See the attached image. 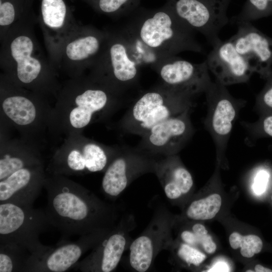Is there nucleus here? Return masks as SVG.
<instances>
[{"instance_id": "1", "label": "nucleus", "mask_w": 272, "mask_h": 272, "mask_svg": "<svg viewBox=\"0 0 272 272\" xmlns=\"http://www.w3.org/2000/svg\"><path fill=\"white\" fill-rule=\"evenodd\" d=\"M45 210L51 226L64 237L112 230L115 210L80 184L63 176L46 177Z\"/></svg>"}, {"instance_id": "2", "label": "nucleus", "mask_w": 272, "mask_h": 272, "mask_svg": "<svg viewBox=\"0 0 272 272\" xmlns=\"http://www.w3.org/2000/svg\"><path fill=\"white\" fill-rule=\"evenodd\" d=\"M124 34L142 64L156 62L186 51L203 53L194 32L169 9L142 16L130 23Z\"/></svg>"}, {"instance_id": "3", "label": "nucleus", "mask_w": 272, "mask_h": 272, "mask_svg": "<svg viewBox=\"0 0 272 272\" xmlns=\"http://www.w3.org/2000/svg\"><path fill=\"white\" fill-rule=\"evenodd\" d=\"M195 98L161 83L140 95L120 120L119 128L141 137L155 125L192 110Z\"/></svg>"}, {"instance_id": "4", "label": "nucleus", "mask_w": 272, "mask_h": 272, "mask_svg": "<svg viewBox=\"0 0 272 272\" xmlns=\"http://www.w3.org/2000/svg\"><path fill=\"white\" fill-rule=\"evenodd\" d=\"M50 226L44 210L34 209L33 205L0 202V243L18 244L31 254L30 259L51 247L39 240L40 234Z\"/></svg>"}, {"instance_id": "5", "label": "nucleus", "mask_w": 272, "mask_h": 272, "mask_svg": "<svg viewBox=\"0 0 272 272\" xmlns=\"http://www.w3.org/2000/svg\"><path fill=\"white\" fill-rule=\"evenodd\" d=\"M204 93L208 108L205 127L213 139L218 157L221 158L227 149L234 123L246 101L233 97L226 86L216 79Z\"/></svg>"}, {"instance_id": "6", "label": "nucleus", "mask_w": 272, "mask_h": 272, "mask_svg": "<svg viewBox=\"0 0 272 272\" xmlns=\"http://www.w3.org/2000/svg\"><path fill=\"white\" fill-rule=\"evenodd\" d=\"M119 148L82 138L79 143L57 152L47 171L55 175H83L105 171Z\"/></svg>"}, {"instance_id": "7", "label": "nucleus", "mask_w": 272, "mask_h": 272, "mask_svg": "<svg viewBox=\"0 0 272 272\" xmlns=\"http://www.w3.org/2000/svg\"><path fill=\"white\" fill-rule=\"evenodd\" d=\"M227 0H171L169 9L186 26L202 34L212 46L220 42L221 29L229 22Z\"/></svg>"}, {"instance_id": "8", "label": "nucleus", "mask_w": 272, "mask_h": 272, "mask_svg": "<svg viewBox=\"0 0 272 272\" xmlns=\"http://www.w3.org/2000/svg\"><path fill=\"white\" fill-rule=\"evenodd\" d=\"M191 110H186L155 125L141 137L135 148L154 157L177 154L194 132L190 118Z\"/></svg>"}, {"instance_id": "9", "label": "nucleus", "mask_w": 272, "mask_h": 272, "mask_svg": "<svg viewBox=\"0 0 272 272\" xmlns=\"http://www.w3.org/2000/svg\"><path fill=\"white\" fill-rule=\"evenodd\" d=\"M156 157L136 148L120 147L105 170L101 187L104 193L110 198L119 195L140 176L154 172Z\"/></svg>"}, {"instance_id": "10", "label": "nucleus", "mask_w": 272, "mask_h": 272, "mask_svg": "<svg viewBox=\"0 0 272 272\" xmlns=\"http://www.w3.org/2000/svg\"><path fill=\"white\" fill-rule=\"evenodd\" d=\"M151 66L162 84L195 97L204 93L212 82L206 60L194 63L174 56L158 60Z\"/></svg>"}, {"instance_id": "11", "label": "nucleus", "mask_w": 272, "mask_h": 272, "mask_svg": "<svg viewBox=\"0 0 272 272\" xmlns=\"http://www.w3.org/2000/svg\"><path fill=\"white\" fill-rule=\"evenodd\" d=\"M111 230L82 235L75 241L51 247L41 255L30 258L25 272H63L73 268L81 256L99 244Z\"/></svg>"}, {"instance_id": "12", "label": "nucleus", "mask_w": 272, "mask_h": 272, "mask_svg": "<svg viewBox=\"0 0 272 272\" xmlns=\"http://www.w3.org/2000/svg\"><path fill=\"white\" fill-rule=\"evenodd\" d=\"M119 96L108 88L93 87L85 90L75 97L69 107L67 123L73 129L84 128L117 108L120 104Z\"/></svg>"}, {"instance_id": "13", "label": "nucleus", "mask_w": 272, "mask_h": 272, "mask_svg": "<svg viewBox=\"0 0 272 272\" xmlns=\"http://www.w3.org/2000/svg\"><path fill=\"white\" fill-rule=\"evenodd\" d=\"M236 25L237 31L230 38L236 51L245 59L254 73L267 78L272 71V38L250 22Z\"/></svg>"}, {"instance_id": "14", "label": "nucleus", "mask_w": 272, "mask_h": 272, "mask_svg": "<svg viewBox=\"0 0 272 272\" xmlns=\"http://www.w3.org/2000/svg\"><path fill=\"white\" fill-rule=\"evenodd\" d=\"M106 87L120 95L137 84L142 64L133 46L124 33L110 44Z\"/></svg>"}, {"instance_id": "15", "label": "nucleus", "mask_w": 272, "mask_h": 272, "mask_svg": "<svg viewBox=\"0 0 272 272\" xmlns=\"http://www.w3.org/2000/svg\"><path fill=\"white\" fill-rule=\"evenodd\" d=\"M206 61L216 80L225 86L247 82L254 72L228 39L212 46Z\"/></svg>"}, {"instance_id": "16", "label": "nucleus", "mask_w": 272, "mask_h": 272, "mask_svg": "<svg viewBox=\"0 0 272 272\" xmlns=\"http://www.w3.org/2000/svg\"><path fill=\"white\" fill-rule=\"evenodd\" d=\"M43 165L21 169L0 180V202L33 205L44 185Z\"/></svg>"}, {"instance_id": "17", "label": "nucleus", "mask_w": 272, "mask_h": 272, "mask_svg": "<svg viewBox=\"0 0 272 272\" xmlns=\"http://www.w3.org/2000/svg\"><path fill=\"white\" fill-rule=\"evenodd\" d=\"M127 244V238L120 228L112 230L93 249L91 253L77 262L73 268L81 271L110 272L117 266Z\"/></svg>"}, {"instance_id": "18", "label": "nucleus", "mask_w": 272, "mask_h": 272, "mask_svg": "<svg viewBox=\"0 0 272 272\" xmlns=\"http://www.w3.org/2000/svg\"><path fill=\"white\" fill-rule=\"evenodd\" d=\"M156 219L148 230L133 240L130 246L129 261L136 271L145 272L151 267L153 260L162 247L165 246V217Z\"/></svg>"}, {"instance_id": "19", "label": "nucleus", "mask_w": 272, "mask_h": 272, "mask_svg": "<svg viewBox=\"0 0 272 272\" xmlns=\"http://www.w3.org/2000/svg\"><path fill=\"white\" fill-rule=\"evenodd\" d=\"M154 172L158 177L166 197L171 200L177 199L188 193L193 184L190 173L181 163L177 154L157 159Z\"/></svg>"}, {"instance_id": "20", "label": "nucleus", "mask_w": 272, "mask_h": 272, "mask_svg": "<svg viewBox=\"0 0 272 272\" xmlns=\"http://www.w3.org/2000/svg\"><path fill=\"white\" fill-rule=\"evenodd\" d=\"M33 49L31 39L25 36L16 38L11 44L12 55L17 63V77L24 84L32 83L41 70L39 61L31 56Z\"/></svg>"}, {"instance_id": "21", "label": "nucleus", "mask_w": 272, "mask_h": 272, "mask_svg": "<svg viewBox=\"0 0 272 272\" xmlns=\"http://www.w3.org/2000/svg\"><path fill=\"white\" fill-rule=\"evenodd\" d=\"M1 109L8 119L22 128L33 125L38 120L40 113L38 107L31 100L20 95L5 98Z\"/></svg>"}, {"instance_id": "22", "label": "nucleus", "mask_w": 272, "mask_h": 272, "mask_svg": "<svg viewBox=\"0 0 272 272\" xmlns=\"http://www.w3.org/2000/svg\"><path fill=\"white\" fill-rule=\"evenodd\" d=\"M42 165L35 153L24 149H3L0 157V180L24 168Z\"/></svg>"}, {"instance_id": "23", "label": "nucleus", "mask_w": 272, "mask_h": 272, "mask_svg": "<svg viewBox=\"0 0 272 272\" xmlns=\"http://www.w3.org/2000/svg\"><path fill=\"white\" fill-rule=\"evenodd\" d=\"M31 254L14 243H0V272L25 271Z\"/></svg>"}, {"instance_id": "24", "label": "nucleus", "mask_w": 272, "mask_h": 272, "mask_svg": "<svg viewBox=\"0 0 272 272\" xmlns=\"http://www.w3.org/2000/svg\"><path fill=\"white\" fill-rule=\"evenodd\" d=\"M222 205L221 196L217 193L192 201L186 211V215L194 220H206L215 217Z\"/></svg>"}, {"instance_id": "25", "label": "nucleus", "mask_w": 272, "mask_h": 272, "mask_svg": "<svg viewBox=\"0 0 272 272\" xmlns=\"http://www.w3.org/2000/svg\"><path fill=\"white\" fill-rule=\"evenodd\" d=\"M100 41L92 35H88L69 43L66 48L67 57L73 60H82L95 55L99 50Z\"/></svg>"}, {"instance_id": "26", "label": "nucleus", "mask_w": 272, "mask_h": 272, "mask_svg": "<svg viewBox=\"0 0 272 272\" xmlns=\"http://www.w3.org/2000/svg\"><path fill=\"white\" fill-rule=\"evenodd\" d=\"M192 232L186 230L181 233V238L184 243L195 247L200 246L209 254L216 251V245L203 225L195 224L192 226Z\"/></svg>"}, {"instance_id": "27", "label": "nucleus", "mask_w": 272, "mask_h": 272, "mask_svg": "<svg viewBox=\"0 0 272 272\" xmlns=\"http://www.w3.org/2000/svg\"><path fill=\"white\" fill-rule=\"evenodd\" d=\"M43 19L48 26L58 28L63 25L66 15V6L63 0H42Z\"/></svg>"}, {"instance_id": "28", "label": "nucleus", "mask_w": 272, "mask_h": 272, "mask_svg": "<svg viewBox=\"0 0 272 272\" xmlns=\"http://www.w3.org/2000/svg\"><path fill=\"white\" fill-rule=\"evenodd\" d=\"M231 247L236 249L240 247V253L245 257L250 258L259 253L263 246L261 239L255 235L242 236L238 232H233L229 236Z\"/></svg>"}, {"instance_id": "29", "label": "nucleus", "mask_w": 272, "mask_h": 272, "mask_svg": "<svg viewBox=\"0 0 272 272\" xmlns=\"http://www.w3.org/2000/svg\"><path fill=\"white\" fill-rule=\"evenodd\" d=\"M272 11V0H248V6L239 15L232 18V24L250 22L269 14Z\"/></svg>"}, {"instance_id": "30", "label": "nucleus", "mask_w": 272, "mask_h": 272, "mask_svg": "<svg viewBox=\"0 0 272 272\" xmlns=\"http://www.w3.org/2000/svg\"><path fill=\"white\" fill-rule=\"evenodd\" d=\"M179 257L188 265L198 266L206 258V255L195 247L182 243L178 250Z\"/></svg>"}, {"instance_id": "31", "label": "nucleus", "mask_w": 272, "mask_h": 272, "mask_svg": "<svg viewBox=\"0 0 272 272\" xmlns=\"http://www.w3.org/2000/svg\"><path fill=\"white\" fill-rule=\"evenodd\" d=\"M134 0H99L100 9L106 13L124 11Z\"/></svg>"}, {"instance_id": "32", "label": "nucleus", "mask_w": 272, "mask_h": 272, "mask_svg": "<svg viewBox=\"0 0 272 272\" xmlns=\"http://www.w3.org/2000/svg\"><path fill=\"white\" fill-rule=\"evenodd\" d=\"M270 178L269 172L264 169L259 170L255 175L252 184L255 194L260 195L265 191Z\"/></svg>"}, {"instance_id": "33", "label": "nucleus", "mask_w": 272, "mask_h": 272, "mask_svg": "<svg viewBox=\"0 0 272 272\" xmlns=\"http://www.w3.org/2000/svg\"><path fill=\"white\" fill-rule=\"evenodd\" d=\"M15 9L13 5L6 2L0 5V25L7 26L11 24L15 19Z\"/></svg>"}, {"instance_id": "34", "label": "nucleus", "mask_w": 272, "mask_h": 272, "mask_svg": "<svg viewBox=\"0 0 272 272\" xmlns=\"http://www.w3.org/2000/svg\"><path fill=\"white\" fill-rule=\"evenodd\" d=\"M267 78L269 80L268 85L259 96L257 101L265 108L272 109V71Z\"/></svg>"}, {"instance_id": "35", "label": "nucleus", "mask_w": 272, "mask_h": 272, "mask_svg": "<svg viewBox=\"0 0 272 272\" xmlns=\"http://www.w3.org/2000/svg\"><path fill=\"white\" fill-rule=\"evenodd\" d=\"M261 124V128L264 133L272 137V115L266 116Z\"/></svg>"}, {"instance_id": "36", "label": "nucleus", "mask_w": 272, "mask_h": 272, "mask_svg": "<svg viewBox=\"0 0 272 272\" xmlns=\"http://www.w3.org/2000/svg\"><path fill=\"white\" fill-rule=\"evenodd\" d=\"M230 269L227 264L223 261L216 262L210 269L207 271H229Z\"/></svg>"}, {"instance_id": "37", "label": "nucleus", "mask_w": 272, "mask_h": 272, "mask_svg": "<svg viewBox=\"0 0 272 272\" xmlns=\"http://www.w3.org/2000/svg\"><path fill=\"white\" fill-rule=\"evenodd\" d=\"M256 272H272V269L264 267L260 264H257L254 267Z\"/></svg>"}, {"instance_id": "38", "label": "nucleus", "mask_w": 272, "mask_h": 272, "mask_svg": "<svg viewBox=\"0 0 272 272\" xmlns=\"http://www.w3.org/2000/svg\"><path fill=\"white\" fill-rule=\"evenodd\" d=\"M253 271H254L253 270H246V272H253Z\"/></svg>"}, {"instance_id": "39", "label": "nucleus", "mask_w": 272, "mask_h": 272, "mask_svg": "<svg viewBox=\"0 0 272 272\" xmlns=\"http://www.w3.org/2000/svg\"><path fill=\"white\" fill-rule=\"evenodd\" d=\"M271 203H272V194H271Z\"/></svg>"}]
</instances>
